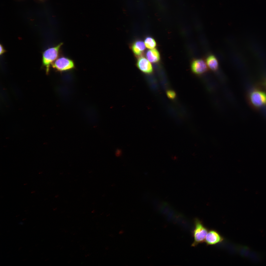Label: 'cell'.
<instances>
[{
  "instance_id": "obj_1",
  "label": "cell",
  "mask_w": 266,
  "mask_h": 266,
  "mask_svg": "<svg viewBox=\"0 0 266 266\" xmlns=\"http://www.w3.org/2000/svg\"><path fill=\"white\" fill-rule=\"evenodd\" d=\"M248 102L253 108L259 109L266 106V92L262 89L254 87L249 92Z\"/></svg>"
},
{
  "instance_id": "obj_2",
  "label": "cell",
  "mask_w": 266,
  "mask_h": 266,
  "mask_svg": "<svg viewBox=\"0 0 266 266\" xmlns=\"http://www.w3.org/2000/svg\"><path fill=\"white\" fill-rule=\"evenodd\" d=\"M63 44L60 43L56 46L50 48L43 53L42 62L47 73H49L50 65L58 57L59 51Z\"/></svg>"
},
{
  "instance_id": "obj_3",
  "label": "cell",
  "mask_w": 266,
  "mask_h": 266,
  "mask_svg": "<svg viewBox=\"0 0 266 266\" xmlns=\"http://www.w3.org/2000/svg\"><path fill=\"white\" fill-rule=\"evenodd\" d=\"M194 226L193 232L194 241L191 245L193 247L203 242L208 232L207 229L198 219H195Z\"/></svg>"
},
{
  "instance_id": "obj_4",
  "label": "cell",
  "mask_w": 266,
  "mask_h": 266,
  "mask_svg": "<svg viewBox=\"0 0 266 266\" xmlns=\"http://www.w3.org/2000/svg\"><path fill=\"white\" fill-rule=\"evenodd\" d=\"M51 65L54 68L60 72L68 71L75 67V64L72 60L63 56L57 59Z\"/></svg>"
},
{
  "instance_id": "obj_5",
  "label": "cell",
  "mask_w": 266,
  "mask_h": 266,
  "mask_svg": "<svg viewBox=\"0 0 266 266\" xmlns=\"http://www.w3.org/2000/svg\"><path fill=\"white\" fill-rule=\"evenodd\" d=\"M191 67L192 72L198 75L205 73L207 71L208 68L206 62L201 59H196L193 61Z\"/></svg>"
},
{
  "instance_id": "obj_6",
  "label": "cell",
  "mask_w": 266,
  "mask_h": 266,
  "mask_svg": "<svg viewBox=\"0 0 266 266\" xmlns=\"http://www.w3.org/2000/svg\"><path fill=\"white\" fill-rule=\"evenodd\" d=\"M223 240V237L217 231L211 230L208 232L205 241L207 245H214L221 242Z\"/></svg>"
},
{
  "instance_id": "obj_7",
  "label": "cell",
  "mask_w": 266,
  "mask_h": 266,
  "mask_svg": "<svg viewBox=\"0 0 266 266\" xmlns=\"http://www.w3.org/2000/svg\"><path fill=\"white\" fill-rule=\"evenodd\" d=\"M138 68L143 72L146 73H151L153 71V68L149 61L145 58L141 57L138 59L136 64Z\"/></svg>"
},
{
  "instance_id": "obj_8",
  "label": "cell",
  "mask_w": 266,
  "mask_h": 266,
  "mask_svg": "<svg viewBox=\"0 0 266 266\" xmlns=\"http://www.w3.org/2000/svg\"><path fill=\"white\" fill-rule=\"evenodd\" d=\"M206 63L210 69L213 71H216L218 69L219 64L216 58L214 55H211L206 58Z\"/></svg>"
},
{
  "instance_id": "obj_9",
  "label": "cell",
  "mask_w": 266,
  "mask_h": 266,
  "mask_svg": "<svg viewBox=\"0 0 266 266\" xmlns=\"http://www.w3.org/2000/svg\"><path fill=\"white\" fill-rule=\"evenodd\" d=\"M146 57L148 60L151 63L158 62L160 58L159 53L156 49L148 50L146 53Z\"/></svg>"
},
{
  "instance_id": "obj_10",
  "label": "cell",
  "mask_w": 266,
  "mask_h": 266,
  "mask_svg": "<svg viewBox=\"0 0 266 266\" xmlns=\"http://www.w3.org/2000/svg\"><path fill=\"white\" fill-rule=\"evenodd\" d=\"M132 48L133 51L136 55L139 56L142 54L145 50V45L143 41H137L133 44Z\"/></svg>"
},
{
  "instance_id": "obj_11",
  "label": "cell",
  "mask_w": 266,
  "mask_h": 266,
  "mask_svg": "<svg viewBox=\"0 0 266 266\" xmlns=\"http://www.w3.org/2000/svg\"><path fill=\"white\" fill-rule=\"evenodd\" d=\"M262 257V254L260 253L252 250L249 257L251 261L256 263L261 261Z\"/></svg>"
},
{
  "instance_id": "obj_12",
  "label": "cell",
  "mask_w": 266,
  "mask_h": 266,
  "mask_svg": "<svg viewBox=\"0 0 266 266\" xmlns=\"http://www.w3.org/2000/svg\"><path fill=\"white\" fill-rule=\"evenodd\" d=\"M144 42L146 47L149 49H153L156 46V42L155 40L150 37L146 38Z\"/></svg>"
},
{
  "instance_id": "obj_13",
  "label": "cell",
  "mask_w": 266,
  "mask_h": 266,
  "mask_svg": "<svg viewBox=\"0 0 266 266\" xmlns=\"http://www.w3.org/2000/svg\"><path fill=\"white\" fill-rule=\"evenodd\" d=\"M171 208L170 204L164 201L163 205L161 208V211L163 213L167 212Z\"/></svg>"
},
{
  "instance_id": "obj_14",
  "label": "cell",
  "mask_w": 266,
  "mask_h": 266,
  "mask_svg": "<svg viewBox=\"0 0 266 266\" xmlns=\"http://www.w3.org/2000/svg\"><path fill=\"white\" fill-rule=\"evenodd\" d=\"M167 97L170 99H173L176 96L175 92L173 91L169 90L166 93Z\"/></svg>"
},
{
  "instance_id": "obj_15",
  "label": "cell",
  "mask_w": 266,
  "mask_h": 266,
  "mask_svg": "<svg viewBox=\"0 0 266 266\" xmlns=\"http://www.w3.org/2000/svg\"><path fill=\"white\" fill-rule=\"evenodd\" d=\"M0 55H1L6 52V50L1 44H0Z\"/></svg>"
},
{
  "instance_id": "obj_16",
  "label": "cell",
  "mask_w": 266,
  "mask_h": 266,
  "mask_svg": "<svg viewBox=\"0 0 266 266\" xmlns=\"http://www.w3.org/2000/svg\"><path fill=\"white\" fill-rule=\"evenodd\" d=\"M264 83L265 85L266 86V79L264 81Z\"/></svg>"
}]
</instances>
